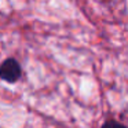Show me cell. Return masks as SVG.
Wrapping results in <instances>:
<instances>
[{
	"instance_id": "6da1fadb",
	"label": "cell",
	"mask_w": 128,
	"mask_h": 128,
	"mask_svg": "<svg viewBox=\"0 0 128 128\" xmlns=\"http://www.w3.org/2000/svg\"><path fill=\"white\" fill-rule=\"evenodd\" d=\"M21 74H22V70L21 66L15 59L8 58L0 65V78L7 83H15V81L20 80Z\"/></svg>"
},
{
	"instance_id": "7a4b0ae2",
	"label": "cell",
	"mask_w": 128,
	"mask_h": 128,
	"mask_svg": "<svg viewBox=\"0 0 128 128\" xmlns=\"http://www.w3.org/2000/svg\"><path fill=\"white\" fill-rule=\"evenodd\" d=\"M100 128H128V127H127V125H124V124H121V122H118V121L109 120V121H106Z\"/></svg>"
}]
</instances>
